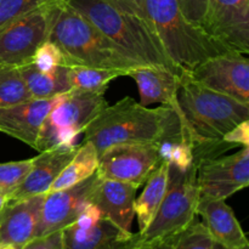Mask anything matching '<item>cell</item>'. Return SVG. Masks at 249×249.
Returning <instances> with one entry per match:
<instances>
[{"label":"cell","instance_id":"836d02e7","mask_svg":"<svg viewBox=\"0 0 249 249\" xmlns=\"http://www.w3.org/2000/svg\"><path fill=\"white\" fill-rule=\"evenodd\" d=\"M7 202H9V197L0 192V212H1V209L4 208Z\"/></svg>","mask_w":249,"mask_h":249},{"label":"cell","instance_id":"d6986e66","mask_svg":"<svg viewBox=\"0 0 249 249\" xmlns=\"http://www.w3.org/2000/svg\"><path fill=\"white\" fill-rule=\"evenodd\" d=\"M197 215L216 245L228 249L249 247L248 238L225 199L201 198L197 204Z\"/></svg>","mask_w":249,"mask_h":249},{"label":"cell","instance_id":"603a6c76","mask_svg":"<svg viewBox=\"0 0 249 249\" xmlns=\"http://www.w3.org/2000/svg\"><path fill=\"white\" fill-rule=\"evenodd\" d=\"M99 155L96 148L91 142L84 141L82 146H78L72 160L51 184L49 192L61 191L89 179L96 173Z\"/></svg>","mask_w":249,"mask_h":249},{"label":"cell","instance_id":"d590c367","mask_svg":"<svg viewBox=\"0 0 249 249\" xmlns=\"http://www.w3.org/2000/svg\"><path fill=\"white\" fill-rule=\"evenodd\" d=\"M215 249H228V248H224V247H221V246L216 245V243H215ZM243 249H249V247H247V248H243Z\"/></svg>","mask_w":249,"mask_h":249},{"label":"cell","instance_id":"484cf974","mask_svg":"<svg viewBox=\"0 0 249 249\" xmlns=\"http://www.w3.org/2000/svg\"><path fill=\"white\" fill-rule=\"evenodd\" d=\"M158 152L160 160L168 162L170 167L181 172H186L195 164L194 145L185 138L162 141L158 143Z\"/></svg>","mask_w":249,"mask_h":249},{"label":"cell","instance_id":"7402d4cb","mask_svg":"<svg viewBox=\"0 0 249 249\" xmlns=\"http://www.w3.org/2000/svg\"><path fill=\"white\" fill-rule=\"evenodd\" d=\"M32 99H53L71 91L68 66H58L51 72H41L32 63L18 67Z\"/></svg>","mask_w":249,"mask_h":249},{"label":"cell","instance_id":"1f68e13d","mask_svg":"<svg viewBox=\"0 0 249 249\" xmlns=\"http://www.w3.org/2000/svg\"><path fill=\"white\" fill-rule=\"evenodd\" d=\"M223 141L230 145L231 147L249 146V121H243L233 126L230 131H228L224 135Z\"/></svg>","mask_w":249,"mask_h":249},{"label":"cell","instance_id":"ba28073f","mask_svg":"<svg viewBox=\"0 0 249 249\" xmlns=\"http://www.w3.org/2000/svg\"><path fill=\"white\" fill-rule=\"evenodd\" d=\"M49 0L0 28V66L22 67L33 60L36 51L49 40L56 5Z\"/></svg>","mask_w":249,"mask_h":249},{"label":"cell","instance_id":"cb8c5ba5","mask_svg":"<svg viewBox=\"0 0 249 249\" xmlns=\"http://www.w3.org/2000/svg\"><path fill=\"white\" fill-rule=\"evenodd\" d=\"M125 71L112 68L88 67V66H68V78L72 90L105 92L112 80L126 77Z\"/></svg>","mask_w":249,"mask_h":249},{"label":"cell","instance_id":"52a82bcc","mask_svg":"<svg viewBox=\"0 0 249 249\" xmlns=\"http://www.w3.org/2000/svg\"><path fill=\"white\" fill-rule=\"evenodd\" d=\"M105 92L71 90L61 95L41 125L34 150L75 146V140L107 106Z\"/></svg>","mask_w":249,"mask_h":249},{"label":"cell","instance_id":"ac0fdd59","mask_svg":"<svg viewBox=\"0 0 249 249\" xmlns=\"http://www.w3.org/2000/svg\"><path fill=\"white\" fill-rule=\"evenodd\" d=\"M78 146L55 147L41 151L32 158V167L22 184L9 197V201H19L28 197L48 194L51 184L74 156Z\"/></svg>","mask_w":249,"mask_h":249},{"label":"cell","instance_id":"d6a6232c","mask_svg":"<svg viewBox=\"0 0 249 249\" xmlns=\"http://www.w3.org/2000/svg\"><path fill=\"white\" fill-rule=\"evenodd\" d=\"M22 249H63L62 232L57 231L50 235L34 238Z\"/></svg>","mask_w":249,"mask_h":249},{"label":"cell","instance_id":"277c9868","mask_svg":"<svg viewBox=\"0 0 249 249\" xmlns=\"http://www.w3.org/2000/svg\"><path fill=\"white\" fill-rule=\"evenodd\" d=\"M80 15L141 66L167 68L181 74L145 21L122 0H67Z\"/></svg>","mask_w":249,"mask_h":249},{"label":"cell","instance_id":"e575fe53","mask_svg":"<svg viewBox=\"0 0 249 249\" xmlns=\"http://www.w3.org/2000/svg\"><path fill=\"white\" fill-rule=\"evenodd\" d=\"M0 249H18V248H16L15 246H11V245H5V243H1V245H0Z\"/></svg>","mask_w":249,"mask_h":249},{"label":"cell","instance_id":"8992f818","mask_svg":"<svg viewBox=\"0 0 249 249\" xmlns=\"http://www.w3.org/2000/svg\"><path fill=\"white\" fill-rule=\"evenodd\" d=\"M199 191L196 165L186 172L170 167L164 199L147 228L133 233L128 249H160L191 225L197 216Z\"/></svg>","mask_w":249,"mask_h":249},{"label":"cell","instance_id":"9a60e30c","mask_svg":"<svg viewBox=\"0 0 249 249\" xmlns=\"http://www.w3.org/2000/svg\"><path fill=\"white\" fill-rule=\"evenodd\" d=\"M45 195L9 201L0 212V245L22 249L36 238Z\"/></svg>","mask_w":249,"mask_h":249},{"label":"cell","instance_id":"44dd1931","mask_svg":"<svg viewBox=\"0 0 249 249\" xmlns=\"http://www.w3.org/2000/svg\"><path fill=\"white\" fill-rule=\"evenodd\" d=\"M169 163L160 160V164L152 170L150 177L143 182L145 186L142 194L139 198H135L134 211L138 219L139 232L147 228L164 199L169 186Z\"/></svg>","mask_w":249,"mask_h":249},{"label":"cell","instance_id":"83f0119b","mask_svg":"<svg viewBox=\"0 0 249 249\" xmlns=\"http://www.w3.org/2000/svg\"><path fill=\"white\" fill-rule=\"evenodd\" d=\"M31 160H18V162L0 163V192L11 196L12 192L22 184L24 178L32 167Z\"/></svg>","mask_w":249,"mask_h":249},{"label":"cell","instance_id":"7a4b0ae2","mask_svg":"<svg viewBox=\"0 0 249 249\" xmlns=\"http://www.w3.org/2000/svg\"><path fill=\"white\" fill-rule=\"evenodd\" d=\"M83 134L84 141L91 142L99 156L107 148L117 145H158L164 140L180 138L190 140L172 107L162 105L150 108L131 97H124L113 106L107 105Z\"/></svg>","mask_w":249,"mask_h":249},{"label":"cell","instance_id":"3957f363","mask_svg":"<svg viewBox=\"0 0 249 249\" xmlns=\"http://www.w3.org/2000/svg\"><path fill=\"white\" fill-rule=\"evenodd\" d=\"M152 29L170 60L184 72L213 56L235 53L190 22L178 0H122Z\"/></svg>","mask_w":249,"mask_h":249},{"label":"cell","instance_id":"4fadbf2b","mask_svg":"<svg viewBox=\"0 0 249 249\" xmlns=\"http://www.w3.org/2000/svg\"><path fill=\"white\" fill-rule=\"evenodd\" d=\"M100 177L95 173L92 177L68 189L56 192H48L41 206L36 237L62 231L79 216L85 207L91 203Z\"/></svg>","mask_w":249,"mask_h":249},{"label":"cell","instance_id":"e0dca14e","mask_svg":"<svg viewBox=\"0 0 249 249\" xmlns=\"http://www.w3.org/2000/svg\"><path fill=\"white\" fill-rule=\"evenodd\" d=\"M138 189L135 185L100 178L91 203L99 208L102 218L111 221L122 232L130 235Z\"/></svg>","mask_w":249,"mask_h":249},{"label":"cell","instance_id":"2e32d148","mask_svg":"<svg viewBox=\"0 0 249 249\" xmlns=\"http://www.w3.org/2000/svg\"><path fill=\"white\" fill-rule=\"evenodd\" d=\"M61 95L53 99H29L0 108V131L34 148L41 125Z\"/></svg>","mask_w":249,"mask_h":249},{"label":"cell","instance_id":"f546056e","mask_svg":"<svg viewBox=\"0 0 249 249\" xmlns=\"http://www.w3.org/2000/svg\"><path fill=\"white\" fill-rule=\"evenodd\" d=\"M49 0H0V28Z\"/></svg>","mask_w":249,"mask_h":249},{"label":"cell","instance_id":"30bf717a","mask_svg":"<svg viewBox=\"0 0 249 249\" xmlns=\"http://www.w3.org/2000/svg\"><path fill=\"white\" fill-rule=\"evenodd\" d=\"M160 163L158 145L130 143L107 148L99 156L97 175L140 187Z\"/></svg>","mask_w":249,"mask_h":249},{"label":"cell","instance_id":"7c38bea8","mask_svg":"<svg viewBox=\"0 0 249 249\" xmlns=\"http://www.w3.org/2000/svg\"><path fill=\"white\" fill-rule=\"evenodd\" d=\"M202 28L225 48L247 55L249 0H208Z\"/></svg>","mask_w":249,"mask_h":249},{"label":"cell","instance_id":"f1b7e54d","mask_svg":"<svg viewBox=\"0 0 249 249\" xmlns=\"http://www.w3.org/2000/svg\"><path fill=\"white\" fill-rule=\"evenodd\" d=\"M31 63L41 72H51L58 66L65 65V57H63L60 49L53 41L46 40L36 51Z\"/></svg>","mask_w":249,"mask_h":249},{"label":"cell","instance_id":"5bb4252c","mask_svg":"<svg viewBox=\"0 0 249 249\" xmlns=\"http://www.w3.org/2000/svg\"><path fill=\"white\" fill-rule=\"evenodd\" d=\"M61 232L63 249H128L133 236L122 232L102 218L99 209L91 204Z\"/></svg>","mask_w":249,"mask_h":249},{"label":"cell","instance_id":"ffe728a7","mask_svg":"<svg viewBox=\"0 0 249 249\" xmlns=\"http://www.w3.org/2000/svg\"><path fill=\"white\" fill-rule=\"evenodd\" d=\"M180 75L167 68L151 66H140L126 73V77L133 78L138 85L140 104L142 106H150L152 104L169 106L177 112L181 122V109L178 102Z\"/></svg>","mask_w":249,"mask_h":249},{"label":"cell","instance_id":"9c48e42d","mask_svg":"<svg viewBox=\"0 0 249 249\" xmlns=\"http://www.w3.org/2000/svg\"><path fill=\"white\" fill-rule=\"evenodd\" d=\"M201 198L226 199L249 185V146L230 156L195 163Z\"/></svg>","mask_w":249,"mask_h":249},{"label":"cell","instance_id":"4dcf8cb0","mask_svg":"<svg viewBox=\"0 0 249 249\" xmlns=\"http://www.w3.org/2000/svg\"><path fill=\"white\" fill-rule=\"evenodd\" d=\"M184 16L202 28L207 14L208 0H178Z\"/></svg>","mask_w":249,"mask_h":249},{"label":"cell","instance_id":"8fae6325","mask_svg":"<svg viewBox=\"0 0 249 249\" xmlns=\"http://www.w3.org/2000/svg\"><path fill=\"white\" fill-rule=\"evenodd\" d=\"M189 73L204 87L249 105V61L246 55L226 53L213 56Z\"/></svg>","mask_w":249,"mask_h":249},{"label":"cell","instance_id":"d4e9b609","mask_svg":"<svg viewBox=\"0 0 249 249\" xmlns=\"http://www.w3.org/2000/svg\"><path fill=\"white\" fill-rule=\"evenodd\" d=\"M32 99L26 82L17 67L0 66V108Z\"/></svg>","mask_w":249,"mask_h":249},{"label":"cell","instance_id":"6da1fadb","mask_svg":"<svg viewBox=\"0 0 249 249\" xmlns=\"http://www.w3.org/2000/svg\"><path fill=\"white\" fill-rule=\"evenodd\" d=\"M178 102L181 124L194 145L195 163L232 148L224 142V135L241 122L249 121V105L204 87L189 72L180 75Z\"/></svg>","mask_w":249,"mask_h":249},{"label":"cell","instance_id":"4316f807","mask_svg":"<svg viewBox=\"0 0 249 249\" xmlns=\"http://www.w3.org/2000/svg\"><path fill=\"white\" fill-rule=\"evenodd\" d=\"M160 249H215V242L202 221L195 220Z\"/></svg>","mask_w":249,"mask_h":249},{"label":"cell","instance_id":"5b68a950","mask_svg":"<svg viewBox=\"0 0 249 249\" xmlns=\"http://www.w3.org/2000/svg\"><path fill=\"white\" fill-rule=\"evenodd\" d=\"M49 40L60 49L66 66L80 65L125 72L141 66L71 6L67 0H58L56 5Z\"/></svg>","mask_w":249,"mask_h":249}]
</instances>
